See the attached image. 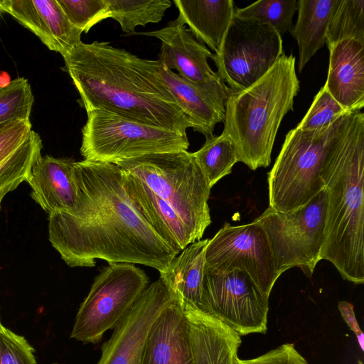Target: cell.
I'll use <instances>...</instances> for the list:
<instances>
[{
	"label": "cell",
	"mask_w": 364,
	"mask_h": 364,
	"mask_svg": "<svg viewBox=\"0 0 364 364\" xmlns=\"http://www.w3.org/2000/svg\"><path fill=\"white\" fill-rule=\"evenodd\" d=\"M77 198L70 212L48 215V238L70 267H92L96 259L164 271L178 255L138 214L114 164L75 161Z\"/></svg>",
	"instance_id": "obj_1"
},
{
	"label": "cell",
	"mask_w": 364,
	"mask_h": 364,
	"mask_svg": "<svg viewBox=\"0 0 364 364\" xmlns=\"http://www.w3.org/2000/svg\"><path fill=\"white\" fill-rule=\"evenodd\" d=\"M86 112L100 109L185 133L193 124L158 73L144 59L109 42H80L63 55Z\"/></svg>",
	"instance_id": "obj_2"
},
{
	"label": "cell",
	"mask_w": 364,
	"mask_h": 364,
	"mask_svg": "<svg viewBox=\"0 0 364 364\" xmlns=\"http://www.w3.org/2000/svg\"><path fill=\"white\" fill-rule=\"evenodd\" d=\"M327 192L321 259L341 276L364 282V114L353 112L331 146L321 171Z\"/></svg>",
	"instance_id": "obj_3"
},
{
	"label": "cell",
	"mask_w": 364,
	"mask_h": 364,
	"mask_svg": "<svg viewBox=\"0 0 364 364\" xmlns=\"http://www.w3.org/2000/svg\"><path fill=\"white\" fill-rule=\"evenodd\" d=\"M299 91L295 57L283 53L255 83L231 92L225 102L223 132L232 141L239 161L252 170L270 165L280 124L294 110Z\"/></svg>",
	"instance_id": "obj_4"
},
{
	"label": "cell",
	"mask_w": 364,
	"mask_h": 364,
	"mask_svg": "<svg viewBox=\"0 0 364 364\" xmlns=\"http://www.w3.org/2000/svg\"><path fill=\"white\" fill-rule=\"evenodd\" d=\"M351 113L314 131L294 128L285 136L268 174L269 207L291 213L307 205L324 186L321 171L326 156Z\"/></svg>",
	"instance_id": "obj_5"
},
{
	"label": "cell",
	"mask_w": 364,
	"mask_h": 364,
	"mask_svg": "<svg viewBox=\"0 0 364 364\" xmlns=\"http://www.w3.org/2000/svg\"><path fill=\"white\" fill-rule=\"evenodd\" d=\"M169 204L181 217L197 241L211 219L208 204L211 188L193 153H156L115 163Z\"/></svg>",
	"instance_id": "obj_6"
},
{
	"label": "cell",
	"mask_w": 364,
	"mask_h": 364,
	"mask_svg": "<svg viewBox=\"0 0 364 364\" xmlns=\"http://www.w3.org/2000/svg\"><path fill=\"white\" fill-rule=\"evenodd\" d=\"M80 154L85 160L115 164L151 154L187 151V134L107 111L87 112Z\"/></svg>",
	"instance_id": "obj_7"
},
{
	"label": "cell",
	"mask_w": 364,
	"mask_h": 364,
	"mask_svg": "<svg viewBox=\"0 0 364 364\" xmlns=\"http://www.w3.org/2000/svg\"><path fill=\"white\" fill-rule=\"evenodd\" d=\"M326 207L324 188L307 205L294 212L279 213L269 206L253 220L266 233L279 276L296 267L311 277L321 260Z\"/></svg>",
	"instance_id": "obj_8"
},
{
	"label": "cell",
	"mask_w": 364,
	"mask_h": 364,
	"mask_svg": "<svg viewBox=\"0 0 364 364\" xmlns=\"http://www.w3.org/2000/svg\"><path fill=\"white\" fill-rule=\"evenodd\" d=\"M148 283L146 273L134 264L109 263L96 277L80 304L70 338L97 343L127 314Z\"/></svg>",
	"instance_id": "obj_9"
},
{
	"label": "cell",
	"mask_w": 364,
	"mask_h": 364,
	"mask_svg": "<svg viewBox=\"0 0 364 364\" xmlns=\"http://www.w3.org/2000/svg\"><path fill=\"white\" fill-rule=\"evenodd\" d=\"M283 53L282 36L273 27L234 15L220 53L211 59L220 78L235 92L261 78Z\"/></svg>",
	"instance_id": "obj_10"
},
{
	"label": "cell",
	"mask_w": 364,
	"mask_h": 364,
	"mask_svg": "<svg viewBox=\"0 0 364 364\" xmlns=\"http://www.w3.org/2000/svg\"><path fill=\"white\" fill-rule=\"evenodd\" d=\"M199 310L240 336L267 331L269 296L242 271L222 273L204 269Z\"/></svg>",
	"instance_id": "obj_11"
},
{
	"label": "cell",
	"mask_w": 364,
	"mask_h": 364,
	"mask_svg": "<svg viewBox=\"0 0 364 364\" xmlns=\"http://www.w3.org/2000/svg\"><path fill=\"white\" fill-rule=\"evenodd\" d=\"M204 269L222 273L242 271L267 296L279 277L266 233L254 221L237 226L226 223L209 239Z\"/></svg>",
	"instance_id": "obj_12"
},
{
	"label": "cell",
	"mask_w": 364,
	"mask_h": 364,
	"mask_svg": "<svg viewBox=\"0 0 364 364\" xmlns=\"http://www.w3.org/2000/svg\"><path fill=\"white\" fill-rule=\"evenodd\" d=\"M136 33L160 40L158 60L161 64L176 70L183 79L226 102L232 91L209 65L208 59L213 54L178 17L159 30Z\"/></svg>",
	"instance_id": "obj_13"
},
{
	"label": "cell",
	"mask_w": 364,
	"mask_h": 364,
	"mask_svg": "<svg viewBox=\"0 0 364 364\" xmlns=\"http://www.w3.org/2000/svg\"><path fill=\"white\" fill-rule=\"evenodd\" d=\"M173 298L160 278L148 286L102 346L97 364H141L150 328Z\"/></svg>",
	"instance_id": "obj_14"
},
{
	"label": "cell",
	"mask_w": 364,
	"mask_h": 364,
	"mask_svg": "<svg viewBox=\"0 0 364 364\" xmlns=\"http://www.w3.org/2000/svg\"><path fill=\"white\" fill-rule=\"evenodd\" d=\"M1 11L62 56L82 42V32L71 24L57 0H4Z\"/></svg>",
	"instance_id": "obj_15"
},
{
	"label": "cell",
	"mask_w": 364,
	"mask_h": 364,
	"mask_svg": "<svg viewBox=\"0 0 364 364\" xmlns=\"http://www.w3.org/2000/svg\"><path fill=\"white\" fill-rule=\"evenodd\" d=\"M141 364H194L188 322L174 296L150 328Z\"/></svg>",
	"instance_id": "obj_16"
},
{
	"label": "cell",
	"mask_w": 364,
	"mask_h": 364,
	"mask_svg": "<svg viewBox=\"0 0 364 364\" xmlns=\"http://www.w3.org/2000/svg\"><path fill=\"white\" fill-rule=\"evenodd\" d=\"M329 63L323 85L347 113L364 107V43L343 40L328 48Z\"/></svg>",
	"instance_id": "obj_17"
},
{
	"label": "cell",
	"mask_w": 364,
	"mask_h": 364,
	"mask_svg": "<svg viewBox=\"0 0 364 364\" xmlns=\"http://www.w3.org/2000/svg\"><path fill=\"white\" fill-rule=\"evenodd\" d=\"M121 169V168H120ZM122 172L123 188L138 214L178 254L196 242L177 212L133 175Z\"/></svg>",
	"instance_id": "obj_18"
},
{
	"label": "cell",
	"mask_w": 364,
	"mask_h": 364,
	"mask_svg": "<svg viewBox=\"0 0 364 364\" xmlns=\"http://www.w3.org/2000/svg\"><path fill=\"white\" fill-rule=\"evenodd\" d=\"M72 159L40 156L26 181L31 188V198L48 215L70 212L77 202V186Z\"/></svg>",
	"instance_id": "obj_19"
},
{
	"label": "cell",
	"mask_w": 364,
	"mask_h": 364,
	"mask_svg": "<svg viewBox=\"0 0 364 364\" xmlns=\"http://www.w3.org/2000/svg\"><path fill=\"white\" fill-rule=\"evenodd\" d=\"M186 316L194 364H233L241 336L218 318L188 305Z\"/></svg>",
	"instance_id": "obj_20"
},
{
	"label": "cell",
	"mask_w": 364,
	"mask_h": 364,
	"mask_svg": "<svg viewBox=\"0 0 364 364\" xmlns=\"http://www.w3.org/2000/svg\"><path fill=\"white\" fill-rule=\"evenodd\" d=\"M156 66L166 87L192 122L193 130L203 134L205 139L212 137L215 125L224 122L225 103L183 79L158 60Z\"/></svg>",
	"instance_id": "obj_21"
},
{
	"label": "cell",
	"mask_w": 364,
	"mask_h": 364,
	"mask_svg": "<svg viewBox=\"0 0 364 364\" xmlns=\"http://www.w3.org/2000/svg\"><path fill=\"white\" fill-rule=\"evenodd\" d=\"M178 18L196 38L207 45L214 54L222 48L235 15L232 0H174Z\"/></svg>",
	"instance_id": "obj_22"
},
{
	"label": "cell",
	"mask_w": 364,
	"mask_h": 364,
	"mask_svg": "<svg viewBox=\"0 0 364 364\" xmlns=\"http://www.w3.org/2000/svg\"><path fill=\"white\" fill-rule=\"evenodd\" d=\"M209 239L196 241L175 257L160 279L182 306L200 309L204 275L205 250Z\"/></svg>",
	"instance_id": "obj_23"
},
{
	"label": "cell",
	"mask_w": 364,
	"mask_h": 364,
	"mask_svg": "<svg viewBox=\"0 0 364 364\" xmlns=\"http://www.w3.org/2000/svg\"><path fill=\"white\" fill-rule=\"evenodd\" d=\"M339 1H297L298 17L290 33L299 47V73L326 43L329 21Z\"/></svg>",
	"instance_id": "obj_24"
},
{
	"label": "cell",
	"mask_w": 364,
	"mask_h": 364,
	"mask_svg": "<svg viewBox=\"0 0 364 364\" xmlns=\"http://www.w3.org/2000/svg\"><path fill=\"white\" fill-rule=\"evenodd\" d=\"M205 144L193 156L207 182L212 188L218 181L230 174L239 161L235 146L225 133L205 139Z\"/></svg>",
	"instance_id": "obj_25"
},
{
	"label": "cell",
	"mask_w": 364,
	"mask_h": 364,
	"mask_svg": "<svg viewBox=\"0 0 364 364\" xmlns=\"http://www.w3.org/2000/svg\"><path fill=\"white\" fill-rule=\"evenodd\" d=\"M109 18L119 23L127 33L134 32L136 26L159 23L171 7L169 0H105Z\"/></svg>",
	"instance_id": "obj_26"
},
{
	"label": "cell",
	"mask_w": 364,
	"mask_h": 364,
	"mask_svg": "<svg viewBox=\"0 0 364 364\" xmlns=\"http://www.w3.org/2000/svg\"><path fill=\"white\" fill-rule=\"evenodd\" d=\"M348 39L364 43V0H340L331 15L326 37L328 48Z\"/></svg>",
	"instance_id": "obj_27"
},
{
	"label": "cell",
	"mask_w": 364,
	"mask_h": 364,
	"mask_svg": "<svg viewBox=\"0 0 364 364\" xmlns=\"http://www.w3.org/2000/svg\"><path fill=\"white\" fill-rule=\"evenodd\" d=\"M297 9L296 0H259L245 8L235 9V16L271 26L282 36L292 30Z\"/></svg>",
	"instance_id": "obj_28"
},
{
	"label": "cell",
	"mask_w": 364,
	"mask_h": 364,
	"mask_svg": "<svg viewBox=\"0 0 364 364\" xmlns=\"http://www.w3.org/2000/svg\"><path fill=\"white\" fill-rule=\"evenodd\" d=\"M41 138L38 134L14 154L0 163V191L14 190L29 176L36 159L41 156Z\"/></svg>",
	"instance_id": "obj_29"
},
{
	"label": "cell",
	"mask_w": 364,
	"mask_h": 364,
	"mask_svg": "<svg viewBox=\"0 0 364 364\" xmlns=\"http://www.w3.org/2000/svg\"><path fill=\"white\" fill-rule=\"evenodd\" d=\"M33 102L31 85L25 77L0 86V124L14 119L30 120Z\"/></svg>",
	"instance_id": "obj_30"
},
{
	"label": "cell",
	"mask_w": 364,
	"mask_h": 364,
	"mask_svg": "<svg viewBox=\"0 0 364 364\" xmlns=\"http://www.w3.org/2000/svg\"><path fill=\"white\" fill-rule=\"evenodd\" d=\"M71 24L82 32L109 18L105 0H57Z\"/></svg>",
	"instance_id": "obj_31"
},
{
	"label": "cell",
	"mask_w": 364,
	"mask_h": 364,
	"mask_svg": "<svg viewBox=\"0 0 364 364\" xmlns=\"http://www.w3.org/2000/svg\"><path fill=\"white\" fill-rule=\"evenodd\" d=\"M349 114L335 100L323 86L306 114L296 128L304 131H314L328 127L339 117Z\"/></svg>",
	"instance_id": "obj_32"
},
{
	"label": "cell",
	"mask_w": 364,
	"mask_h": 364,
	"mask_svg": "<svg viewBox=\"0 0 364 364\" xmlns=\"http://www.w3.org/2000/svg\"><path fill=\"white\" fill-rule=\"evenodd\" d=\"M33 353L23 336L0 327V364H37Z\"/></svg>",
	"instance_id": "obj_33"
},
{
	"label": "cell",
	"mask_w": 364,
	"mask_h": 364,
	"mask_svg": "<svg viewBox=\"0 0 364 364\" xmlns=\"http://www.w3.org/2000/svg\"><path fill=\"white\" fill-rule=\"evenodd\" d=\"M38 134L32 129L30 120L14 119L0 124V163Z\"/></svg>",
	"instance_id": "obj_34"
},
{
	"label": "cell",
	"mask_w": 364,
	"mask_h": 364,
	"mask_svg": "<svg viewBox=\"0 0 364 364\" xmlns=\"http://www.w3.org/2000/svg\"><path fill=\"white\" fill-rule=\"evenodd\" d=\"M233 364H308L293 343H285L255 358L242 360L237 355Z\"/></svg>",
	"instance_id": "obj_35"
},
{
	"label": "cell",
	"mask_w": 364,
	"mask_h": 364,
	"mask_svg": "<svg viewBox=\"0 0 364 364\" xmlns=\"http://www.w3.org/2000/svg\"><path fill=\"white\" fill-rule=\"evenodd\" d=\"M338 307L343 319L350 328V330L353 331L358 340L360 348L362 350H363L364 336L356 320L353 304L350 302L342 301L338 303Z\"/></svg>",
	"instance_id": "obj_36"
},
{
	"label": "cell",
	"mask_w": 364,
	"mask_h": 364,
	"mask_svg": "<svg viewBox=\"0 0 364 364\" xmlns=\"http://www.w3.org/2000/svg\"><path fill=\"white\" fill-rule=\"evenodd\" d=\"M13 191L11 188H4L1 191H0V209H1V201H2V199L4 198V197L10 191Z\"/></svg>",
	"instance_id": "obj_37"
},
{
	"label": "cell",
	"mask_w": 364,
	"mask_h": 364,
	"mask_svg": "<svg viewBox=\"0 0 364 364\" xmlns=\"http://www.w3.org/2000/svg\"><path fill=\"white\" fill-rule=\"evenodd\" d=\"M4 0H0V13L2 12L1 8L3 6Z\"/></svg>",
	"instance_id": "obj_38"
},
{
	"label": "cell",
	"mask_w": 364,
	"mask_h": 364,
	"mask_svg": "<svg viewBox=\"0 0 364 364\" xmlns=\"http://www.w3.org/2000/svg\"><path fill=\"white\" fill-rule=\"evenodd\" d=\"M359 364H363V363L361 361L359 360Z\"/></svg>",
	"instance_id": "obj_39"
},
{
	"label": "cell",
	"mask_w": 364,
	"mask_h": 364,
	"mask_svg": "<svg viewBox=\"0 0 364 364\" xmlns=\"http://www.w3.org/2000/svg\"><path fill=\"white\" fill-rule=\"evenodd\" d=\"M2 326V324L1 323V321H0V327Z\"/></svg>",
	"instance_id": "obj_40"
},
{
	"label": "cell",
	"mask_w": 364,
	"mask_h": 364,
	"mask_svg": "<svg viewBox=\"0 0 364 364\" xmlns=\"http://www.w3.org/2000/svg\"><path fill=\"white\" fill-rule=\"evenodd\" d=\"M53 364H58V363H53Z\"/></svg>",
	"instance_id": "obj_41"
}]
</instances>
